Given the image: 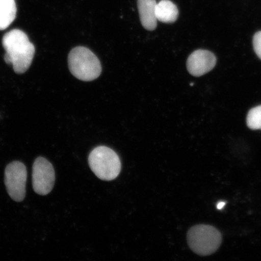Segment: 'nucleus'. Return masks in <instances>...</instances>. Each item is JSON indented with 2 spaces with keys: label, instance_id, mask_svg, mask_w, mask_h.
Returning <instances> with one entry per match:
<instances>
[{
  "label": "nucleus",
  "instance_id": "nucleus-4",
  "mask_svg": "<svg viewBox=\"0 0 261 261\" xmlns=\"http://www.w3.org/2000/svg\"><path fill=\"white\" fill-rule=\"evenodd\" d=\"M89 163L91 171L102 180H113L118 177L121 171L119 156L107 146L94 148L89 155Z\"/></svg>",
  "mask_w": 261,
  "mask_h": 261
},
{
  "label": "nucleus",
  "instance_id": "nucleus-5",
  "mask_svg": "<svg viewBox=\"0 0 261 261\" xmlns=\"http://www.w3.org/2000/svg\"><path fill=\"white\" fill-rule=\"evenodd\" d=\"M5 182L10 197L13 200L21 202L25 196L28 171L24 163L12 162L6 166Z\"/></svg>",
  "mask_w": 261,
  "mask_h": 261
},
{
  "label": "nucleus",
  "instance_id": "nucleus-13",
  "mask_svg": "<svg viewBox=\"0 0 261 261\" xmlns=\"http://www.w3.org/2000/svg\"><path fill=\"white\" fill-rule=\"evenodd\" d=\"M225 205H226V203H225L224 202H220V203L217 204V207L218 210H221L222 208H224Z\"/></svg>",
  "mask_w": 261,
  "mask_h": 261
},
{
  "label": "nucleus",
  "instance_id": "nucleus-8",
  "mask_svg": "<svg viewBox=\"0 0 261 261\" xmlns=\"http://www.w3.org/2000/svg\"><path fill=\"white\" fill-rule=\"evenodd\" d=\"M156 0H138L140 21L146 30L152 31L156 28Z\"/></svg>",
  "mask_w": 261,
  "mask_h": 261
},
{
  "label": "nucleus",
  "instance_id": "nucleus-10",
  "mask_svg": "<svg viewBox=\"0 0 261 261\" xmlns=\"http://www.w3.org/2000/svg\"><path fill=\"white\" fill-rule=\"evenodd\" d=\"M15 0H0V30H5L16 18Z\"/></svg>",
  "mask_w": 261,
  "mask_h": 261
},
{
  "label": "nucleus",
  "instance_id": "nucleus-11",
  "mask_svg": "<svg viewBox=\"0 0 261 261\" xmlns=\"http://www.w3.org/2000/svg\"><path fill=\"white\" fill-rule=\"evenodd\" d=\"M247 125L251 129L261 130V106L249 111L247 116Z\"/></svg>",
  "mask_w": 261,
  "mask_h": 261
},
{
  "label": "nucleus",
  "instance_id": "nucleus-3",
  "mask_svg": "<svg viewBox=\"0 0 261 261\" xmlns=\"http://www.w3.org/2000/svg\"><path fill=\"white\" fill-rule=\"evenodd\" d=\"M187 241L194 253L200 256H210L219 249L222 236L219 230L210 225L199 224L189 230Z\"/></svg>",
  "mask_w": 261,
  "mask_h": 261
},
{
  "label": "nucleus",
  "instance_id": "nucleus-12",
  "mask_svg": "<svg viewBox=\"0 0 261 261\" xmlns=\"http://www.w3.org/2000/svg\"><path fill=\"white\" fill-rule=\"evenodd\" d=\"M253 44L254 51L261 60V31L254 35Z\"/></svg>",
  "mask_w": 261,
  "mask_h": 261
},
{
  "label": "nucleus",
  "instance_id": "nucleus-6",
  "mask_svg": "<svg viewBox=\"0 0 261 261\" xmlns=\"http://www.w3.org/2000/svg\"><path fill=\"white\" fill-rule=\"evenodd\" d=\"M33 188L36 193L46 195L53 189L55 172L53 165L46 159L39 156L33 165Z\"/></svg>",
  "mask_w": 261,
  "mask_h": 261
},
{
  "label": "nucleus",
  "instance_id": "nucleus-2",
  "mask_svg": "<svg viewBox=\"0 0 261 261\" xmlns=\"http://www.w3.org/2000/svg\"><path fill=\"white\" fill-rule=\"evenodd\" d=\"M68 63L71 74L81 81H93L102 72L99 59L86 47L73 48L68 55Z\"/></svg>",
  "mask_w": 261,
  "mask_h": 261
},
{
  "label": "nucleus",
  "instance_id": "nucleus-1",
  "mask_svg": "<svg viewBox=\"0 0 261 261\" xmlns=\"http://www.w3.org/2000/svg\"><path fill=\"white\" fill-rule=\"evenodd\" d=\"M2 44L6 51V63L12 65L15 73H25L31 67L35 52L28 35L23 31L14 29L4 35Z\"/></svg>",
  "mask_w": 261,
  "mask_h": 261
},
{
  "label": "nucleus",
  "instance_id": "nucleus-9",
  "mask_svg": "<svg viewBox=\"0 0 261 261\" xmlns=\"http://www.w3.org/2000/svg\"><path fill=\"white\" fill-rule=\"evenodd\" d=\"M155 15L158 21L165 23H173L178 18V9L170 0H162L156 3Z\"/></svg>",
  "mask_w": 261,
  "mask_h": 261
},
{
  "label": "nucleus",
  "instance_id": "nucleus-7",
  "mask_svg": "<svg viewBox=\"0 0 261 261\" xmlns=\"http://www.w3.org/2000/svg\"><path fill=\"white\" fill-rule=\"evenodd\" d=\"M217 58L212 52L205 50H198L189 57L187 68L192 76L200 77L210 72L215 67Z\"/></svg>",
  "mask_w": 261,
  "mask_h": 261
}]
</instances>
